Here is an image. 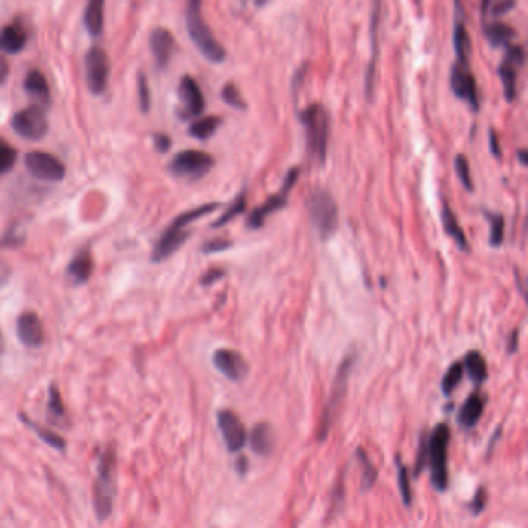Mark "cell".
<instances>
[{"mask_svg":"<svg viewBox=\"0 0 528 528\" xmlns=\"http://www.w3.org/2000/svg\"><path fill=\"white\" fill-rule=\"evenodd\" d=\"M217 208H221V203L218 201H211V203H205L197 208H192V210L185 211L183 214L172 222L168 228H166L164 233L160 237V240L157 242L155 248L152 251V262H163V260L172 256L179 248L185 243L189 236H191V231H188L186 227L191 225L192 222L199 221V218L205 217L206 214H211L214 212Z\"/></svg>","mask_w":528,"mask_h":528,"instance_id":"obj_1","label":"cell"},{"mask_svg":"<svg viewBox=\"0 0 528 528\" xmlns=\"http://www.w3.org/2000/svg\"><path fill=\"white\" fill-rule=\"evenodd\" d=\"M299 120L307 132V149L314 162L324 164L330 136V114L323 104L313 103L299 112Z\"/></svg>","mask_w":528,"mask_h":528,"instance_id":"obj_2","label":"cell"},{"mask_svg":"<svg viewBox=\"0 0 528 528\" xmlns=\"http://www.w3.org/2000/svg\"><path fill=\"white\" fill-rule=\"evenodd\" d=\"M186 29L192 42L197 47L199 51L211 62H222L227 58V50L218 42L214 34H212L210 25L203 19L201 14V3L199 0H192L186 5L185 11Z\"/></svg>","mask_w":528,"mask_h":528,"instance_id":"obj_3","label":"cell"},{"mask_svg":"<svg viewBox=\"0 0 528 528\" xmlns=\"http://www.w3.org/2000/svg\"><path fill=\"white\" fill-rule=\"evenodd\" d=\"M115 468L116 453L114 448H108L101 455L98 476L93 485V507L99 522L108 520L114 510Z\"/></svg>","mask_w":528,"mask_h":528,"instance_id":"obj_4","label":"cell"},{"mask_svg":"<svg viewBox=\"0 0 528 528\" xmlns=\"http://www.w3.org/2000/svg\"><path fill=\"white\" fill-rule=\"evenodd\" d=\"M307 211L319 239L329 240L340 223V211L334 195L325 188H314L307 199Z\"/></svg>","mask_w":528,"mask_h":528,"instance_id":"obj_5","label":"cell"},{"mask_svg":"<svg viewBox=\"0 0 528 528\" xmlns=\"http://www.w3.org/2000/svg\"><path fill=\"white\" fill-rule=\"evenodd\" d=\"M451 429L447 423H438L429 434L428 442V466L431 470V482L437 491L448 488V444Z\"/></svg>","mask_w":528,"mask_h":528,"instance_id":"obj_6","label":"cell"},{"mask_svg":"<svg viewBox=\"0 0 528 528\" xmlns=\"http://www.w3.org/2000/svg\"><path fill=\"white\" fill-rule=\"evenodd\" d=\"M353 361H355V355H347V357L341 361L340 367H338L334 383H331L327 405H325L321 421H319V428H318L319 442H324L325 437L329 436L331 425H334L336 415L340 412L344 397H346V392H347L349 377H350V372H352Z\"/></svg>","mask_w":528,"mask_h":528,"instance_id":"obj_7","label":"cell"},{"mask_svg":"<svg viewBox=\"0 0 528 528\" xmlns=\"http://www.w3.org/2000/svg\"><path fill=\"white\" fill-rule=\"evenodd\" d=\"M212 166H214V158L210 153L186 149L179 152L171 160L169 171L172 175L180 177V179L199 180L212 169Z\"/></svg>","mask_w":528,"mask_h":528,"instance_id":"obj_8","label":"cell"},{"mask_svg":"<svg viewBox=\"0 0 528 528\" xmlns=\"http://www.w3.org/2000/svg\"><path fill=\"white\" fill-rule=\"evenodd\" d=\"M11 127L22 138L38 141L49 132V120H47L45 110L40 105L33 104L16 112L11 118Z\"/></svg>","mask_w":528,"mask_h":528,"instance_id":"obj_9","label":"cell"},{"mask_svg":"<svg viewBox=\"0 0 528 528\" xmlns=\"http://www.w3.org/2000/svg\"><path fill=\"white\" fill-rule=\"evenodd\" d=\"M298 177H299V168L290 169L286 180H284V186L281 189V192L271 195V197L266 199L262 205L254 208L247 218V227L250 229H259L260 227H264L266 217L286 206L287 195L290 191H292V188L296 185V181H298Z\"/></svg>","mask_w":528,"mask_h":528,"instance_id":"obj_10","label":"cell"},{"mask_svg":"<svg viewBox=\"0 0 528 528\" xmlns=\"http://www.w3.org/2000/svg\"><path fill=\"white\" fill-rule=\"evenodd\" d=\"M110 73L108 53L99 47H92L86 55V79L87 87L93 95L105 92Z\"/></svg>","mask_w":528,"mask_h":528,"instance_id":"obj_11","label":"cell"},{"mask_svg":"<svg viewBox=\"0 0 528 528\" xmlns=\"http://www.w3.org/2000/svg\"><path fill=\"white\" fill-rule=\"evenodd\" d=\"M451 90L455 93V97L464 99L465 103L471 105L473 110H479L480 99H479V88L477 81L474 78L470 65H464L455 62L451 67L449 75Z\"/></svg>","mask_w":528,"mask_h":528,"instance_id":"obj_12","label":"cell"},{"mask_svg":"<svg viewBox=\"0 0 528 528\" xmlns=\"http://www.w3.org/2000/svg\"><path fill=\"white\" fill-rule=\"evenodd\" d=\"M25 168L29 174L44 181H61L65 177V166L49 152H29L25 155Z\"/></svg>","mask_w":528,"mask_h":528,"instance_id":"obj_13","label":"cell"},{"mask_svg":"<svg viewBox=\"0 0 528 528\" xmlns=\"http://www.w3.org/2000/svg\"><path fill=\"white\" fill-rule=\"evenodd\" d=\"M217 425L229 453H239L247 444V429L243 421L229 409L217 412Z\"/></svg>","mask_w":528,"mask_h":528,"instance_id":"obj_14","label":"cell"},{"mask_svg":"<svg viewBox=\"0 0 528 528\" xmlns=\"http://www.w3.org/2000/svg\"><path fill=\"white\" fill-rule=\"evenodd\" d=\"M179 97H180V109L179 115L183 120L188 118L199 116L205 110V97L201 92L200 86L197 84L192 76L185 75L180 81L179 86Z\"/></svg>","mask_w":528,"mask_h":528,"instance_id":"obj_15","label":"cell"},{"mask_svg":"<svg viewBox=\"0 0 528 528\" xmlns=\"http://www.w3.org/2000/svg\"><path fill=\"white\" fill-rule=\"evenodd\" d=\"M212 364L231 381H242L248 375L247 360L233 349H218L212 355Z\"/></svg>","mask_w":528,"mask_h":528,"instance_id":"obj_16","label":"cell"},{"mask_svg":"<svg viewBox=\"0 0 528 528\" xmlns=\"http://www.w3.org/2000/svg\"><path fill=\"white\" fill-rule=\"evenodd\" d=\"M17 336L25 347L39 349L45 341V329L40 318L34 312H23L17 318Z\"/></svg>","mask_w":528,"mask_h":528,"instance_id":"obj_17","label":"cell"},{"mask_svg":"<svg viewBox=\"0 0 528 528\" xmlns=\"http://www.w3.org/2000/svg\"><path fill=\"white\" fill-rule=\"evenodd\" d=\"M149 45H151V51L153 58H155L157 65L160 68L168 67V64L171 61L172 55H174L175 50V39L172 36V33L169 29L158 27L155 29H152L151 36H149Z\"/></svg>","mask_w":528,"mask_h":528,"instance_id":"obj_18","label":"cell"},{"mask_svg":"<svg viewBox=\"0 0 528 528\" xmlns=\"http://www.w3.org/2000/svg\"><path fill=\"white\" fill-rule=\"evenodd\" d=\"M381 2L373 3L372 17H370V36H372V59L369 67L366 72V95L367 98H372L373 88H375V68H377V58H378V28H379V19H381Z\"/></svg>","mask_w":528,"mask_h":528,"instance_id":"obj_19","label":"cell"},{"mask_svg":"<svg viewBox=\"0 0 528 528\" xmlns=\"http://www.w3.org/2000/svg\"><path fill=\"white\" fill-rule=\"evenodd\" d=\"M27 29L21 23H8V25L0 29V51L16 55V53H21L23 50V47L27 45Z\"/></svg>","mask_w":528,"mask_h":528,"instance_id":"obj_20","label":"cell"},{"mask_svg":"<svg viewBox=\"0 0 528 528\" xmlns=\"http://www.w3.org/2000/svg\"><path fill=\"white\" fill-rule=\"evenodd\" d=\"M483 409L485 399L479 392H474L468 397L464 405H462L457 420H459V423L464 426V428L471 429L479 423V420L483 414Z\"/></svg>","mask_w":528,"mask_h":528,"instance_id":"obj_21","label":"cell"},{"mask_svg":"<svg viewBox=\"0 0 528 528\" xmlns=\"http://www.w3.org/2000/svg\"><path fill=\"white\" fill-rule=\"evenodd\" d=\"M23 88L29 95V97L39 101L40 104L49 105L50 104V87L47 78L40 70H29L27 73L25 79H23Z\"/></svg>","mask_w":528,"mask_h":528,"instance_id":"obj_22","label":"cell"},{"mask_svg":"<svg viewBox=\"0 0 528 528\" xmlns=\"http://www.w3.org/2000/svg\"><path fill=\"white\" fill-rule=\"evenodd\" d=\"M93 257L90 250H81L76 256L72 259V262L68 265V276L73 279L75 284H86L88 279L92 277L93 273Z\"/></svg>","mask_w":528,"mask_h":528,"instance_id":"obj_23","label":"cell"},{"mask_svg":"<svg viewBox=\"0 0 528 528\" xmlns=\"http://www.w3.org/2000/svg\"><path fill=\"white\" fill-rule=\"evenodd\" d=\"M483 33L492 47L512 45V40L518 36V33H516V29L512 25L499 21L485 23Z\"/></svg>","mask_w":528,"mask_h":528,"instance_id":"obj_24","label":"cell"},{"mask_svg":"<svg viewBox=\"0 0 528 528\" xmlns=\"http://www.w3.org/2000/svg\"><path fill=\"white\" fill-rule=\"evenodd\" d=\"M250 444L254 453L268 455L275 448V432L268 423H257L250 434Z\"/></svg>","mask_w":528,"mask_h":528,"instance_id":"obj_25","label":"cell"},{"mask_svg":"<svg viewBox=\"0 0 528 528\" xmlns=\"http://www.w3.org/2000/svg\"><path fill=\"white\" fill-rule=\"evenodd\" d=\"M454 49L457 55V62L470 65V58L473 53V42L470 32L465 25L464 21L457 19L454 25Z\"/></svg>","mask_w":528,"mask_h":528,"instance_id":"obj_26","label":"cell"},{"mask_svg":"<svg viewBox=\"0 0 528 528\" xmlns=\"http://www.w3.org/2000/svg\"><path fill=\"white\" fill-rule=\"evenodd\" d=\"M442 222H443V228L447 233L453 237V239L457 242V245L460 247V250L464 251H470V243H468L465 231L462 229L459 221L454 214V211L451 210L449 205L447 201H443V208H442Z\"/></svg>","mask_w":528,"mask_h":528,"instance_id":"obj_27","label":"cell"},{"mask_svg":"<svg viewBox=\"0 0 528 528\" xmlns=\"http://www.w3.org/2000/svg\"><path fill=\"white\" fill-rule=\"evenodd\" d=\"M464 370H466L468 377L471 378V381L476 384H482L486 378H488V367H486V361L483 355L477 352V350H470L464 358Z\"/></svg>","mask_w":528,"mask_h":528,"instance_id":"obj_28","label":"cell"},{"mask_svg":"<svg viewBox=\"0 0 528 528\" xmlns=\"http://www.w3.org/2000/svg\"><path fill=\"white\" fill-rule=\"evenodd\" d=\"M518 65L502 59L499 65V78L503 86V95L508 103H513L518 97Z\"/></svg>","mask_w":528,"mask_h":528,"instance_id":"obj_29","label":"cell"},{"mask_svg":"<svg viewBox=\"0 0 528 528\" xmlns=\"http://www.w3.org/2000/svg\"><path fill=\"white\" fill-rule=\"evenodd\" d=\"M84 25L92 36H99L104 28V2L92 0L84 10Z\"/></svg>","mask_w":528,"mask_h":528,"instance_id":"obj_30","label":"cell"},{"mask_svg":"<svg viewBox=\"0 0 528 528\" xmlns=\"http://www.w3.org/2000/svg\"><path fill=\"white\" fill-rule=\"evenodd\" d=\"M218 126H221V118L218 116L200 118L189 126V135L197 140H208L211 135L216 134Z\"/></svg>","mask_w":528,"mask_h":528,"instance_id":"obj_31","label":"cell"},{"mask_svg":"<svg viewBox=\"0 0 528 528\" xmlns=\"http://www.w3.org/2000/svg\"><path fill=\"white\" fill-rule=\"evenodd\" d=\"M357 459L361 464V468H363V476H361V491H367L372 488V485L377 482L378 477V470L377 466L372 464V460L369 459L366 451L363 448L357 449Z\"/></svg>","mask_w":528,"mask_h":528,"instance_id":"obj_32","label":"cell"},{"mask_svg":"<svg viewBox=\"0 0 528 528\" xmlns=\"http://www.w3.org/2000/svg\"><path fill=\"white\" fill-rule=\"evenodd\" d=\"M485 217L490 222V245L499 248L503 243V234H505V218L499 212L485 211Z\"/></svg>","mask_w":528,"mask_h":528,"instance_id":"obj_33","label":"cell"},{"mask_svg":"<svg viewBox=\"0 0 528 528\" xmlns=\"http://www.w3.org/2000/svg\"><path fill=\"white\" fill-rule=\"evenodd\" d=\"M464 366L459 361H455L449 366V369L444 372V377L442 379V390L444 395H451L454 392V389L460 384L462 379H464Z\"/></svg>","mask_w":528,"mask_h":528,"instance_id":"obj_34","label":"cell"},{"mask_svg":"<svg viewBox=\"0 0 528 528\" xmlns=\"http://www.w3.org/2000/svg\"><path fill=\"white\" fill-rule=\"evenodd\" d=\"M245 210H247V194H245V192H242V194L237 195L236 200H234V203L231 205V206L228 208V210L225 211L223 214H222L221 217H218L214 223L211 225V227H212V228H221V227H223V225L229 223V222L233 221V218H236L237 216H240L242 212L245 211Z\"/></svg>","mask_w":528,"mask_h":528,"instance_id":"obj_35","label":"cell"},{"mask_svg":"<svg viewBox=\"0 0 528 528\" xmlns=\"http://www.w3.org/2000/svg\"><path fill=\"white\" fill-rule=\"evenodd\" d=\"M395 462H397V474H399V488L401 492V499H403V503H405L406 507H409L412 502L411 483H409V471L407 468L401 464L399 457H397Z\"/></svg>","mask_w":528,"mask_h":528,"instance_id":"obj_36","label":"cell"},{"mask_svg":"<svg viewBox=\"0 0 528 528\" xmlns=\"http://www.w3.org/2000/svg\"><path fill=\"white\" fill-rule=\"evenodd\" d=\"M454 166L457 171V175H459V180L462 181V185L465 186L466 191H473L474 183H473V177H471V168H470V162L465 155L459 153L454 158Z\"/></svg>","mask_w":528,"mask_h":528,"instance_id":"obj_37","label":"cell"},{"mask_svg":"<svg viewBox=\"0 0 528 528\" xmlns=\"http://www.w3.org/2000/svg\"><path fill=\"white\" fill-rule=\"evenodd\" d=\"M222 98L227 104H229L231 108L239 109V110H245L247 109V103L243 99L242 93L239 92V88L236 87L233 82H227L222 88Z\"/></svg>","mask_w":528,"mask_h":528,"instance_id":"obj_38","label":"cell"},{"mask_svg":"<svg viewBox=\"0 0 528 528\" xmlns=\"http://www.w3.org/2000/svg\"><path fill=\"white\" fill-rule=\"evenodd\" d=\"M27 423H28L29 426H32V428H33L34 431H36V434H38L40 438H42V440H44L47 444H50V447H53L55 449H59V451H64V449H65V440H64V438H62L61 436L56 434L55 431L47 429V428H44V426L34 425V423H32V421H28V420H27Z\"/></svg>","mask_w":528,"mask_h":528,"instance_id":"obj_39","label":"cell"},{"mask_svg":"<svg viewBox=\"0 0 528 528\" xmlns=\"http://www.w3.org/2000/svg\"><path fill=\"white\" fill-rule=\"evenodd\" d=\"M17 151L13 146H10L7 141L0 140V175L7 174L8 171L13 169L16 164Z\"/></svg>","mask_w":528,"mask_h":528,"instance_id":"obj_40","label":"cell"},{"mask_svg":"<svg viewBox=\"0 0 528 528\" xmlns=\"http://www.w3.org/2000/svg\"><path fill=\"white\" fill-rule=\"evenodd\" d=\"M136 86H138V99H140V109L143 114H147L151 110L152 99H151V88L147 84V78L143 72L138 73L136 78Z\"/></svg>","mask_w":528,"mask_h":528,"instance_id":"obj_41","label":"cell"},{"mask_svg":"<svg viewBox=\"0 0 528 528\" xmlns=\"http://www.w3.org/2000/svg\"><path fill=\"white\" fill-rule=\"evenodd\" d=\"M428 442H429V434H428V432H426V431L421 432L417 459H415L414 476H420L421 471H423L425 468L428 466Z\"/></svg>","mask_w":528,"mask_h":528,"instance_id":"obj_42","label":"cell"},{"mask_svg":"<svg viewBox=\"0 0 528 528\" xmlns=\"http://www.w3.org/2000/svg\"><path fill=\"white\" fill-rule=\"evenodd\" d=\"M49 412L53 415V417H65V406H64V400L61 397V392L56 388L55 384L50 386L49 389Z\"/></svg>","mask_w":528,"mask_h":528,"instance_id":"obj_43","label":"cell"},{"mask_svg":"<svg viewBox=\"0 0 528 528\" xmlns=\"http://www.w3.org/2000/svg\"><path fill=\"white\" fill-rule=\"evenodd\" d=\"M516 5L513 0H503V2H483L482 10L483 13H488L491 16H501L505 14L508 10H512Z\"/></svg>","mask_w":528,"mask_h":528,"instance_id":"obj_44","label":"cell"},{"mask_svg":"<svg viewBox=\"0 0 528 528\" xmlns=\"http://www.w3.org/2000/svg\"><path fill=\"white\" fill-rule=\"evenodd\" d=\"M233 245V242L229 239H223V237H217V239H212L210 242H206L203 247H201V251L205 254H212V253H221L228 250Z\"/></svg>","mask_w":528,"mask_h":528,"instance_id":"obj_45","label":"cell"},{"mask_svg":"<svg viewBox=\"0 0 528 528\" xmlns=\"http://www.w3.org/2000/svg\"><path fill=\"white\" fill-rule=\"evenodd\" d=\"M486 501H488V492H486L483 486H480L470 503V510L474 516H479L483 512V508L486 507Z\"/></svg>","mask_w":528,"mask_h":528,"instance_id":"obj_46","label":"cell"},{"mask_svg":"<svg viewBox=\"0 0 528 528\" xmlns=\"http://www.w3.org/2000/svg\"><path fill=\"white\" fill-rule=\"evenodd\" d=\"M503 59H507V61L513 62L518 65V67H522L525 62V51H524V47L522 45H508L507 47V55Z\"/></svg>","mask_w":528,"mask_h":528,"instance_id":"obj_47","label":"cell"},{"mask_svg":"<svg viewBox=\"0 0 528 528\" xmlns=\"http://www.w3.org/2000/svg\"><path fill=\"white\" fill-rule=\"evenodd\" d=\"M223 275H225V271L221 270V268H212L210 271H206L205 275H203V277L200 279L201 286H211V284L217 282L218 279H222Z\"/></svg>","mask_w":528,"mask_h":528,"instance_id":"obj_48","label":"cell"},{"mask_svg":"<svg viewBox=\"0 0 528 528\" xmlns=\"http://www.w3.org/2000/svg\"><path fill=\"white\" fill-rule=\"evenodd\" d=\"M307 70H308V64H302L301 67L296 70L294 75H293V81H292V88H293V93L296 95V92L299 90V87L302 86V81H304L305 75H307Z\"/></svg>","mask_w":528,"mask_h":528,"instance_id":"obj_49","label":"cell"},{"mask_svg":"<svg viewBox=\"0 0 528 528\" xmlns=\"http://www.w3.org/2000/svg\"><path fill=\"white\" fill-rule=\"evenodd\" d=\"M11 276H13V268L8 262L0 259V288H3L10 282Z\"/></svg>","mask_w":528,"mask_h":528,"instance_id":"obj_50","label":"cell"},{"mask_svg":"<svg viewBox=\"0 0 528 528\" xmlns=\"http://www.w3.org/2000/svg\"><path fill=\"white\" fill-rule=\"evenodd\" d=\"M153 144H155L158 152H168L171 147V138L166 134H155L153 135Z\"/></svg>","mask_w":528,"mask_h":528,"instance_id":"obj_51","label":"cell"},{"mask_svg":"<svg viewBox=\"0 0 528 528\" xmlns=\"http://www.w3.org/2000/svg\"><path fill=\"white\" fill-rule=\"evenodd\" d=\"M23 243V236L16 233H8L3 236V239H0V248L2 247H17Z\"/></svg>","mask_w":528,"mask_h":528,"instance_id":"obj_52","label":"cell"},{"mask_svg":"<svg viewBox=\"0 0 528 528\" xmlns=\"http://www.w3.org/2000/svg\"><path fill=\"white\" fill-rule=\"evenodd\" d=\"M8 76H10V64L7 61V58L0 55V86L7 82Z\"/></svg>","mask_w":528,"mask_h":528,"instance_id":"obj_53","label":"cell"},{"mask_svg":"<svg viewBox=\"0 0 528 528\" xmlns=\"http://www.w3.org/2000/svg\"><path fill=\"white\" fill-rule=\"evenodd\" d=\"M490 151L492 152V155L499 158L501 157V147H499V141H497V135L494 129H490Z\"/></svg>","mask_w":528,"mask_h":528,"instance_id":"obj_54","label":"cell"},{"mask_svg":"<svg viewBox=\"0 0 528 528\" xmlns=\"http://www.w3.org/2000/svg\"><path fill=\"white\" fill-rule=\"evenodd\" d=\"M518 346H519V330L516 329L512 331V335H510L508 353H514L516 350H518Z\"/></svg>","mask_w":528,"mask_h":528,"instance_id":"obj_55","label":"cell"},{"mask_svg":"<svg viewBox=\"0 0 528 528\" xmlns=\"http://www.w3.org/2000/svg\"><path fill=\"white\" fill-rule=\"evenodd\" d=\"M518 157H519L520 164L527 166V162H528V158H527V151H525V149H519V151H518Z\"/></svg>","mask_w":528,"mask_h":528,"instance_id":"obj_56","label":"cell"}]
</instances>
